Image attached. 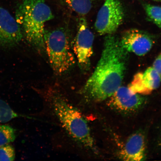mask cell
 I'll use <instances>...</instances> for the list:
<instances>
[{
    "mask_svg": "<svg viewBox=\"0 0 161 161\" xmlns=\"http://www.w3.org/2000/svg\"><path fill=\"white\" fill-rule=\"evenodd\" d=\"M129 87L134 93L147 94L151 92L145 85L142 79V73L139 72L134 76Z\"/></svg>",
    "mask_w": 161,
    "mask_h": 161,
    "instance_id": "14",
    "label": "cell"
},
{
    "mask_svg": "<svg viewBox=\"0 0 161 161\" xmlns=\"http://www.w3.org/2000/svg\"><path fill=\"white\" fill-rule=\"evenodd\" d=\"M94 35L84 16H81L72 50L77 59L78 66L83 72L89 71L91 60L93 53Z\"/></svg>",
    "mask_w": 161,
    "mask_h": 161,
    "instance_id": "6",
    "label": "cell"
},
{
    "mask_svg": "<svg viewBox=\"0 0 161 161\" xmlns=\"http://www.w3.org/2000/svg\"><path fill=\"white\" fill-rule=\"evenodd\" d=\"M15 19L28 43L38 51L45 50V24L53 19L51 9L45 0H18Z\"/></svg>",
    "mask_w": 161,
    "mask_h": 161,
    "instance_id": "2",
    "label": "cell"
},
{
    "mask_svg": "<svg viewBox=\"0 0 161 161\" xmlns=\"http://www.w3.org/2000/svg\"><path fill=\"white\" fill-rule=\"evenodd\" d=\"M152 1L157 2H160L161 3V0H152Z\"/></svg>",
    "mask_w": 161,
    "mask_h": 161,
    "instance_id": "19",
    "label": "cell"
},
{
    "mask_svg": "<svg viewBox=\"0 0 161 161\" xmlns=\"http://www.w3.org/2000/svg\"><path fill=\"white\" fill-rule=\"evenodd\" d=\"M16 138L14 129L8 125H0V146L13 142Z\"/></svg>",
    "mask_w": 161,
    "mask_h": 161,
    "instance_id": "13",
    "label": "cell"
},
{
    "mask_svg": "<svg viewBox=\"0 0 161 161\" xmlns=\"http://www.w3.org/2000/svg\"><path fill=\"white\" fill-rule=\"evenodd\" d=\"M14 148L12 145L7 144L0 146V161L15 160Z\"/></svg>",
    "mask_w": 161,
    "mask_h": 161,
    "instance_id": "17",
    "label": "cell"
},
{
    "mask_svg": "<svg viewBox=\"0 0 161 161\" xmlns=\"http://www.w3.org/2000/svg\"><path fill=\"white\" fill-rule=\"evenodd\" d=\"M50 99L54 113L69 135L84 147L93 150L90 128L81 113L59 94L54 92Z\"/></svg>",
    "mask_w": 161,
    "mask_h": 161,
    "instance_id": "3",
    "label": "cell"
},
{
    "mask_svg": "<svg viewBox=\"0 0 161 161\" xmlns=\"http://www.w3.org/2000/svg\"><path fill=\"white\" fill-rule=\"evenodd\" d=\"M45 50L52 69L56 75L67 73L74 67L75 60L69 37L64 28L45 31Z\"/></svg>",
    "mask_w": 161,
    "mask_h": 161,
    "instance_id": "4",
    "label": "cell"
},
{
    "mask_svg": "<svg viewBox=\"0 0 161 161\" xmlns=\"http://www.w3.org/2000/svg\"><path fill=\"white\" fill-rule=\"evenodd\" d=\"M128 52L114 34L106 36L99 61L81 90L86 98L102 101L110 97L121 86Z\"/></svg>",
    "mask_w": 161,
    "mask_h": 161,
    "instance_id": "1",
    "label": "cell"
},
{
    "mask_svg": "<svg viewBox=\"0 0 161 161\" xmlns=\"http://www.w3.org/2000/svg\"><path fill=\"white\" fill-rule=\"evenodd\" d=\"M144 6L148 18L153 23L161 28V7L149 4H145Z\"/></svg>",
    "mask_w": 161,
    "mask_h": 161,
    "instance_id": "15",
    "label": "cell"
},
{
    "mask_svg": "<svg viewBox=\"0 0 161 161\" xmlns=\"http://www.w3.org/2000/svg\"><path fill=\"white\" fill-rule=\"evenodd\" d=\"M23 37L21 27L16 19L8 10L0 7V48L15 47Z\"/></svg>",
    "mask_w": 161,
    "mask_h": 161,
    "instance_id": "7",
    "label": "cell"
},
{
    "mask_svg": "<svg viewBox=\"0 0 161 161\" xmlns=\"http://www.w3.org/2000/svg\"><path fill=\"white\" fill-rule=\"evenodd\" d=\"M120 40L123 47L127 51L139 56L146 55L153 45V41L149 35L136 29L126 31Z\"/></svg>",
    "mask_w": 161,
    "mask_h": 161,
    "instance_id": "8",
    "label": "cell"
},
{
    "mask_svg": "<svg viewBox=\"0 0 161 161\" xmlns=\"http://www.w3.org/2000/svg\"><path fill=\"white\" fill-rule=\"evenodd\" d=\"M124 19V9L120 0H105L98 12L94 27L100 35H113Z\"/></svg>",
    "mask_w": 161,
    "mask_h": 161,
    "instance_id": "5",
    "label": "cell"
},
{
    "mask_svg": "<svg viewBox=\"0 0 161 161\" xmlns=\"http://www.w3.org/2000/svg\"><path fill=\"white\" fill-rule=\"evenodd\" d=\"M142 79L145 85L151 92L160 85L161 76L152 66L148 68L142 73Z\"/></svg>",
    "mask_w": 161,
    "mask_h": 161,
    "instance_id": "12",
    "label": "cell"
},
{
    "mask_svg": "<svg viewBox=\"0 0 161 161\" xmlns=\"http://www.w3.org/2000/svg\"><path fill=\"white\" fill-rule=\"evenodd\" d=\"M19 116L7 103L0 99V122H7Z\"/></svg>",
    "mask_w": 161,
    "mask_h": 161,
    "instance_id": "16",
    "label": "cell"
},
{
    "mask_svg": "<svg viewBox=\"0 0 161 161\" xmlns=\"http://www.w3.org/2000/svg\"><path fill=\"white\" fill-rule=\"evenodd\" d=\"M120 158L126 161H139L145 158V142L143 136L136 133L130 136L120 153Z\"/></svg>",
    "mask_w": 161,
    "mask_h": 161,
    "instance_id": "10",
    "label": "cell"
},
{
    "mask_svg": "<svg viewBox=\"0 0 161 161\" xmlns=\"http://www.w3.org/2000/svg\"><path fill=\"white\" fill-rule=\"evenodd\" d=\"M110 104L119 110L131 112L140 108L144 99L138 94L134 93L129 87L121 86L110 97Z\"/></svg>",
    "mask_w": 161,
    "mask_h": 161,
    "instance_id": "9",
    "label": "cell"
},
{
    "mask_svg": "<svg viewBox=\"0 0 161 161\" xmlns=\"http://www.w3.org/2000/svg\"><path fill=\"white\" fill-rule=\"evenodd\" d=\"M72 11L81 16L89 13L92 6V0H59Z\"/></svg>",
    "mask_w": 161,
    "mask_h": 161,
    "instance_id": "11",
    "label": "cell"
},
{
    "mask_svg": "<svg viewBox=\"0 0 161 161\" xmlns=\"http://www.w3.org/2000/svg\"><path fill=\"white\" fill-rule=\"evenodd\" d=\"M152 67L161 76V53L154 60Z\"/></svg>",
    "mask_w": 161,
    "mask_h": 161,
    "instance_id": "18",
    "label": "cell"
}]
</instances>
